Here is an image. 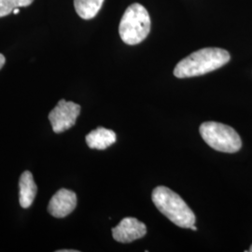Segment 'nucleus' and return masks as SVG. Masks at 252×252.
Masks as SVG:
<instances>
[{
  "mask_svg": "<svg viewBox=\"0 0 252 252\" xmlns=\"http://www.w3.org/2000/svg\"><path fill=\"white\" fill-rule=\"evenodd\" d=\"M230 54L220 48H204L182 59L176 65L177 78H191L212 72L230 61Z\"/></svg>",
  "mask_w": 252,
  "mask_h": 252,
  "instance_id": "1",
  "label": "nucleus"
},
{
  "mask_svg": "<svg viewBox=\"0 0 252 252\" xmlns=\"http://www.w3.org/2000/svg\"><path fill=\"white\" fill-rule=\"evenodd\" d=\"M153 203L158 210L173 223L181 228H190L195 223V215L185 201L172 189L159 186L153 189Z\"/></svg>",
  "mask_w": 252,
  "mask_h": 252,
  "instance_id": "2",
  "label": "nucleus"
},
{
  "mask_svg": "<svg viewBox=\"0 0 252 252\" xmlns=\"http://www.w3.org/2000/svg\"><path fill=\"white\" fill-rule=\"evenodd\" d=\"M151 17L145 7L134 3L126 9L119 27V34L127 45L142 42L151 32Z\"/></svg>",
  "mask_w": 252,
  "mask_h": 252,
  "instance_id": "3",
  "label": "nucleus"
},
{
  "mask_svg": "<svg viewBox=\"0 0 252 252\" xmlns=\"http://www.w3.org/2000/svg\"><path fill=\"white\" fill-rule=\"evenodd\" d=\"M199 131L205 142L218 152L234 153L242 147L240 136L231 126L217 122H206L201 125Z\"/></svg>",
  "mask_w": 252,
  "mask_h": 252,
  "instance_id": "4",
  "label": "nucleus"
},
{
  "mask_svg": "<svg viewBox=\"0 0 252 252\" xmlns=\"http://www.w3.org/2000/svg\"><path fill=\"white\" fill-rule=\"evenodd\" d=\"M81 113V106L70 101L60 100L56 107L50 112L49 120L54 133L60 134L75 126Z\"/></svg>",
  "mask_w": 252,
  "mask_h": 252,
  "instance_id": "5",
  "label": "nucleus"
},
{
  "mask_svg": "<svg viewBox=\"0 0 252 252\" xmlns=\"http://www.w3.org/2000/svg\"><path fill=\"white\" fill-rule=\"evenodd\" d=\"M147 227L135 218H125L116 227L112 229L113 238L120 243H131L144 237Z\"/></svg>",
  "mask_w": 252,
  "mask_h": 252,
  "instance_id": "6",
  "label": "nucleus"
},
{
  "mask_svg": "<svg viewBox=\"0 0 252 252\" xmlns=\"http://www.w3.org/2000/svg\"><path fill=\"white\" fill-rule=\"evenodd\" d=\"M76 207V193L69 189H59L50 200L48 211L54 218L62 219L72 213Z\"/></svg>",
  "mask_w": 252,
  "mask_h": 252,
  "instance_id": "7",
  "label": "nucleus"
},
{
  "mask_svg": "<svg viewBox=\"0 0 252 252\" xmlns=\"http://www.w3.org/2000/svg\"><path fill=\"white\" fill-rule=\"evenodd\" d=\"M20 187V194L19 200L20 205L23 208H28L31 207L34 200L36 198L37 187L36 182L33 178L32 173L29 171H25L20 177L19 181Z\"/></svg>",
  "mask_w": 252,
  "mask_h": 252,
  "instance_id": "8",
  "label": "nucleus"
},
{
  "mask_svg": "<svg viewBox=\"0 0 252 252\" xmlns=\"http://www.w3.org/2000/svg\"><path fill=\"white\" fill-rule=\"evenodd\" d=\"M117 140L115 132L104 127H98L86 135V143L94 150L103 151L114 144Z\"/></svg>",
  "mask_w": 252,
  "mask_h": 252,
  "instance_id": "9",
  "label": "nucleus"
},
{
  "mask_svg": "<svg viewBox=\"0 0 252 252\" xmlns=\"http://www.w3.org/2000/svg\"><path fill=\"white\" fill-rule=\"evenodd\" d=\"M104 1L105 0H74V7L81 18L91 20L97 15Z\"/></svg>",
  "mask_w": 252,
  "mask_h": 252,
  "instance_id": "10",
  "label": "nucleus"
},
{
  "mask_svg": "<svg viewBox=\"0 0 252 252\" xmlns=\"http://www.w3.org/2000/svg\"><path fill=\"white\" fill-rule=\"evenodd\" d=\"M33 1L34 0H0V18L8 16L16 8L31 5Z\"/></svg>",
  "mask_w": 252,
  "mask_h": 252,
  "instance_id": "11",
  "label": "nucleus"
},
{
  "mask_svg": "<svg viewBox=\"0 0 252 252\" xmlns=\"http://www.w3.org/2000/svg\"><path fill=\"white\" fill-rule=\"evenodd\" d=\"M5 63H6V58H5V56H4L3 54H0V70H1V68L4 66Z\"/></svg>",
  "mask_w": 252,
  "mask_h": 252,
  "instance_id": "12",
  "label": "nucleus"
},
{
  "mask_svg": "<svg viewBox=\"0 0 252 252\" xmlns=\"http://www.w3.org/2000/svg\"><path fill=\"white\" fill-rule=\"evenodd\" d=\"M78 251H74V250H71V251H68V250H63V251H57V252H77Z\"/></svg>",
  "mask_w": 252,
  "mask_h": 252,
  "instance_id": "13",
  "label": "nucleus"
},
{
  "mask_svg": "<svg viewBox=\"0 0 252 252\" xmlns=\"http://www.w3.org/2000/svg\"><path fill=\"white\" fill-rule=\"evenodd\" d=\"M14 14H18L19 12H20V9L19 8H16V9H13V11H12Z\"/></svg>",
  "mask_w": 252,
  "mask_h": 252,
  "instance_id": "14",
  "label": "nucleus"
},
{
  "mask_svg": "<svg viewBox=\"0 0 252 252\" xmlns=\"http://www.w3.org/2000/svg\"><path fill=\"white\" fill-rule=\"evenodd\" d=\"M189 229H191L192 231H197V228H196V227H195L194 225L191 226Z\"/></svg>",
  "mask_w": 252,
  "mask_h": 252,
  "instance_id": "15",
  "label": "nucleus"
},
{
  "mask_svg": "<svg viewBox=\"0 0 252 252\" xmlns=\"http://www.w3.org/2000/svg\"><path fill=\"white\" fill-rule=\"evenodd\" d=\"M246 252H252V247H251V248H250V250H249V251H246Z\"/></svg>",
  "mask_w": 252,
  "mask_h": 252,
  "instance_id": "16",
  "label": "nucleus"
}]
</instances>
